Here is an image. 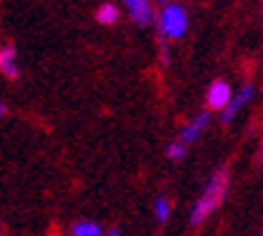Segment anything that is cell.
<instances>
[{
  "mask_svg": "<svg viewBox=\"0 0 263 236\" xmlns=\"http://www.w3.org/2000/svg\"><path fill=\"white\" fill-rule=\"evenodd\" d=\"M208 123H210V111H200V113H196L189 123H183L181 126V130H179V142H183V145L196 142L200 137V133L208 128Z\"/></svg>",
  "mask_w": 263,
  "mask_h": 236,
  "instance_id": "cell-5",
  "label": "cell"
},
{
  "mask_svg": "<svg viewBox=\"0 0 263 236\" xmlns=\"http://www.w3.org/2000/svg\"><path fill=\"white\" fill-rule=\"evenodd\" d=\"M256 236H263V231H256Z\"/></svg>",
  "mask_w": 263,
  "mask_h": 236,
  "instance_id": "cell-15",
  "label": "cell"
},
{
  "mask_svg": "<svg viewBox=\"0 0 263 236\" xmlns=\"http://www.w3.org/2000/svg\"><path fill=\"white\" fill-rule=\"evenodd\" d=\"M126 15L138 27H150L152 22H157V12H155V5L150 0H128Z\"/></svg>",
  "mask_w": 263,
  "mask_h": 236,
  "instance_id": "cell-4",
  "label": "cell"
},
{
  "mask_svg": "<svg viewBox=\"0 0 263 236\" xmlns=\"http://www.w3.org/2000/svg\"><path fill=\"white\" fill-rule=\"evenodd\" d=\"M254 92H256V89H254V85H251V82H247V85H241L239 94L234 96L230 106H227V109H224L222 113H220V118H222V123H232V121H234V116H237V113H239V111L244 109V106H247L249 102H251V96H254Z\"/></svg>",
  "mask_w": 263,
  "mask_h": 236,
  "instance_id": "cell-6",
  "label": "cell"
},
{
  "mask_svg": "<svg viewBox=\"0 0 263 236\" xmlns=\"http://www.w3.org/2000/svg\"><path fill=\"white\" fill-rule=\"evenodd\" d=\"M8 102H5V99H3V102H0V113H3V116H5V113H8Z\"/></svg>",
  "mask_w": 263,
  "mask_h": 236,
  "instance_id": "cell-14",
  "label": "cell"
},
{
  "mask_svg": "<svg viewBox=\"0 0 263 236\" xmlns=\"http://www.w3.org/2000/svg\"><path fill=\"white\" fill-rule=\"evenodd\" d=\"M97 22L104 24V27H111V24H116L121 19V10L114 5V3H104V5H99L97 8Z\"/></svg>",
  "mask_w": 263,
  "mask_h": 236,
  "instance_id": "cell-8",
  "label": "cell"
},
{
  "mask_svg": "<svg viewBox=\"0 0 263 236\" xmlns=\"http://www.w3.org/2000/svg\"><path fill=\"white\" fill-rule=\"evenodd\" d=\"M106 236H123V231H121L119 227H114V229H109V231H106Z\"/></svg>",
  "mask_w": 263,
  "mask_h": 236,
  "instance_id": "cell-13",
  "label": "cell"
},
{
  "mask_svg": "<svg viewBox=\"0 0 263 236\" xmlns=\"http://www.w3.org/2000/svg\"><path fill=\"white\" fill-rule=\"evenodd\" d=\"M70 236H106V234H104V227L99 224V222L78 220L70 227Z\"/></svg>",
  "mask_w": 263,
  "mask_h": 236,
  "instance_id": "cell-7",
  "label": "cell"
},
{
  "mask_svg": "<svg viewBox=\"0 0 263 236\" xmlns=\"http://www.w3.org/2000/svg\"><path fill=\"white\" fill-rule=\"evenodd\" d=\"M227 190H230V169H227V166H220V169L213 171L208 186L203 188L200 198L196 200V205H193L191 214H189V224H191V227L203 224V222H205L208 217H210V214L215 212L217 207L224 203Z\"/></svg>",
  "mask_w": 263,
  "mask_h": 236,
  "instance_id": "cell-1",
  "label": "cell"
},
{
  "mask_svg": "<svg viewBox=\"0 0 263 236\" xmlns=\"http://www.w3.org/2000/svg\"><path fill=\"white\" fill-rule=\"evenodd\" d=\"M10 63H17V48H15V44H3L0 46V68L3 65H10Z\"/></svg>",
  "mask_w": 263,
  "mask_h": 236,
  "instance_id": "cell-11",
  "label": "cell"
},
{
  "mask_svg": "<svg viewBox=\"0 0 263 236\" xmlns=\"http://www.w3.org/2000/svg\"><path fill=\"white\" fill-rule=\"evenodd\" d=\"M186 152H189V145H183V142H169L167 150H164V154H167L169 162H181L183 157H186Z\"/></svg>",
  "mask_w": 263,
  "mask_h": 236,
  "instance_id": "cell-10",
  "label": "cell"
},
{
  "mask_svg": "<svg viewBox=\"0 0 263 236\" xmlns=\"http://www.w3.org/2000/svg\"><path fill=\"white\" fill-rule=\"evenodd\" d=\"M152 210H155V220L164 224V222L172 217V200H169L167 195H157L155 203H152Z\"/></svg>",
  "mask_w": 263,
  "mask_h": 236,
  "instance_id": "cell-9",
  "label": "cell"
},
{
  "mask_svg": "<svg viewBox=\"0 0 263 236\" xmlns=\"http://www.w3.org/2000/svg\"><path fill=\"white\" fill-rule=\"evenodd\" d=\"M232 99L234 96H232V87L227 80H213L210 82V87H208V92H205V104L210 111H220L222 113L232 104Z\"/></svg>",
  "mask_w": 263,
  "mask_h": 236,
  "instance_id": "cell-3",
  "label": "cell"
},
{
  "mask_svg": "<svg viewBox=\"0 0 263 236\" xmlns=\"http://www.w3.org/2000/svg\"><path fill=\"white\" fill-rule=\"evenodd\" d=\"M256 162H258V164H263V142L258 145V150H256Z\"/></svg>",
  "mask_w": 263,
  "mask_h": 236,
  "instance_id": "cell-12",
  "label": "cell"
},
{
  "mask_svg": "<svg viewBox=\"0 0 263 236\" xmlns=\"http://www.w3.org/2000/svg\"><path fill=\"white\" fill-rule=\"evenodd\" d=\"M155 24H157V36H164L167 41L183 39L189 32V12L176 3H167L160 8Z\"/></svg>",
  "mask_w": 263,
  "mask_h": 236,
  "instance_id": "cell-2",
  "label": "cell"
}]
</instances>
